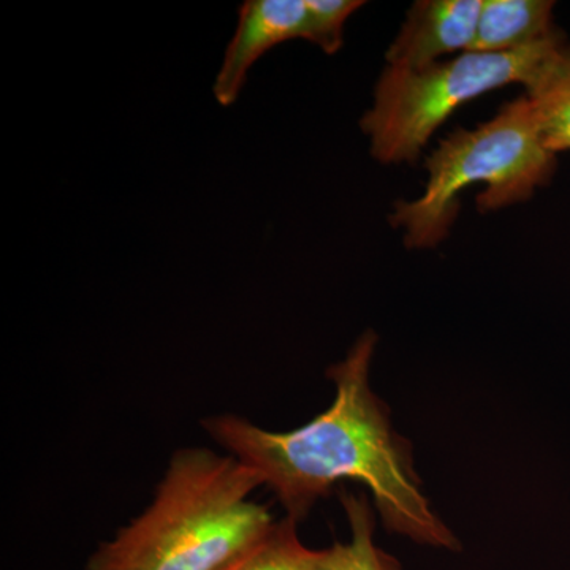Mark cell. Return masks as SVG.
I'll list each match as a JSON object with an SVG mask.
<instances>
[{
  "instance_id": "5b68a950",
  "label": "cell",
  "mask_w": 570,
  "mask_h": 570,
  "mask_svg": "<svg viewBox=\"0 0 570 570\" xmlns=\"http://www.w3.org/2000/svg\"><path fill=\"white\" fill-rule=\"evenodd\" d=\"M307 39L306 0H246L223 66L214 80L217 104L230 107L245 88L247 73L265 52L287 40Z\"/></svg>"
},
{
  "instance_id": "6da1fadb",
  "label": "cell",
  "mask_w": 570,
  "mask_h": 570,
  "mask_svg": "<svg viewBox=\"0 0 570 570\" xmlns=\"http://www.w3.org/2000/svg\"><path fill=\"white\" fill-rule=\"evenodd\" d=\"M376 346V333L367 330L346 358L328 367L335 400L306 425L277 433L242 415L219 414L202 420V428L228 455L254 469L285 517L298 523L337 482L356 480L373 493L390 532L434 549L460 550V540L420 490L411 444L393 431L387 406L370 387Z\"/></svg>"
},
{
  "instance_id": "ba28073f",
  "label": "cell",
  "mask_w": 570,
  "mask_h": 570,
  "mask_svg": "<svg viewBox=\"0 0 570 570\" xmlns=\"http://www.w3.org/2000/svg\"><path fill=\"white\" fill-rule=\"evenodd\" d=\"M219 570H333L332 551L306 547L298 521L284 517Z\"/></svg>"
},
{
  "instance_id": "9c48e42d",
  "label": "cell",
  "mask_w": 570,
  "mask_h": 570,
  "mask_svg": "<svg viewBox=\"0 0 570 570\" xmlns=\"http://www.w3.org/2000/svg\"><path fill=\"white\" fill-rule=\"evenodd\" d=\"M542 132L551 153L570 149V45L554 59L542 78L528 89Z\"/></svg>"
},
{
  "instance_id": "7a4b0ae2",
  "label": "cell",
  "mask_w": 570,
  "mask_h": 570,
  "mask_svg": "<svg viewBox=\"0 0 570 570\" xmlns=\"http://www.w3.org/2000/svg\"><path fill=\"white\" fill-rule=\"evenodd\" d=\"M257 472L228 453L176 450L140 515L97 547L86 570H219L275 523Z\"/></svg>"
},
{
  "instance_id": "52a82bcc",
  "label": "cell",
  "mask_w": 570,
  "mask_h": 570,
  "mask_svg": "<svg viewBox=\"0 0 570 570\" xmlns=\"http://www.w3.org/2000/svg\"><path fill=\"white\" fill-rule=\"evenodd\" d=\"M550 0H482L471 51L505 52L531 47L558 32Z\"/></svg>"
},
{
  "instance_id": "8992f818",
  "label": "cell",
  "mask_w": 570,
  "mask_h": 570,
  "mask_svg": "<svg viewBox=\"0 0 570 570\" xmlns=\"http://www.w3.org/2000/svg\"><path fill=\"white\" fill-rule=\"evenodd\" d=\"M482 0H419L392 41L390 67L417 70L474 47Z\"/></svg>"
},
{
  "instance_id": "8fae6325",
  "label": "cell",
  "mask_w": 570,
  "mask_h": 570,
  "mask_svg": "<svg viewBox=\"0 0 570 570\" xmlns=\"http://www.w3.org/2000/svg\"><path fill=\"white\" fill-rule=\"evenodd\" d=\"M363 6L362 0H306V40L326 55H336L343 48L344 24Z\"/></svg>"
},
{
  "instance_id": "30bf717a",
  "label": "cell",
  "mask_w": 570,
  "mask_h": 570,
  "mask_svg": "<svg viewBox=\"0 0 570 570\" xmlns=\"http://www.w3.org/2000/svg\"><path fill=\"white\" fill-rule=\"evenodd\" d=\"M340 499L351 527V540L330 547L333 570H403L392 554L374 543V513L366 494L341 490Z\"/></svg>"
},
{
  "instance_id": "277c9868",
  "label": "cell",
  "mask_w": 570,
  "mask_h": 570,
  "mask_svg": "<svg viewBox=\"0 0 570 570\" xmlns=\"http://www.w3.org/2000/svg\"><path fill=\"white\" fill-rule=\"evenodd\" d=\"M560 31L521 50L468 51L423 69L387 66L360 119L381 164L415 163L430 138L464 104L509 85L532 88L566 48Z\"/></svg>"
},
{
  "instance_id": "3957f363",
  "label": "cell",
  "mask_w": 570,
  "mask_h": 570,
  "mask_svg": "<svg viewBox=\"0 0 570 570\" xmlns=\"http://www.w3.org/2000/svg\"><path fill=\"white\" fill-rule=\"evenodd\" d=\"M557 154L543 142L530 97L502 105L490 121L459 129L428 157L425 193L397 202L390 224L404 228L409 249H431L448 238L460 212L461 190L485 184L479 212L489 213L530 200L557 171Z\"/></svg>"
}]
</instances>
